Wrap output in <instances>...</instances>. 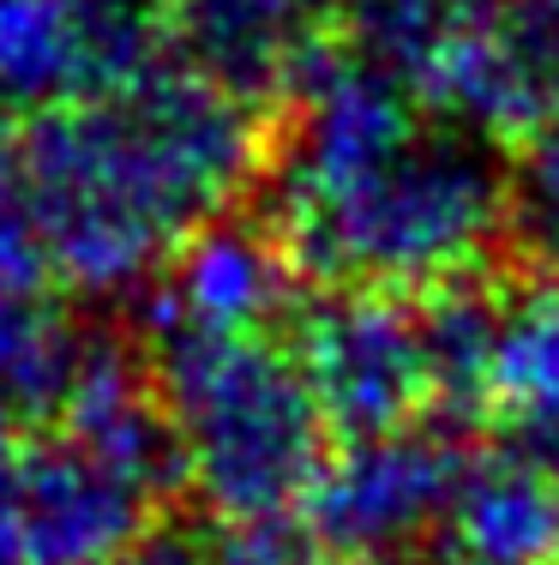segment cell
<instances>
[{
  "mask_svg": "<svg viewBox=\"0 0 559 565\" xmlns=\"http://www.w3.org/2000/svg\"><path fill=\"white\" fill-rule=\"evenodd\" d=\"M157 66L151 0H0V120L97 97Z\"/></svg>",
  "mask_w": 559,
  "mask_h": 565,
  "instance_id": "8",
  "label": "cell"
},
{
  "mask_svg": "<svg viewBox=\"0 0 559 565\" xmlns=\"http://www.w3.org/2000/svg\"><path fill=\"white\" fill-rule=\"evenodd\" d=\"M295 349L319 409L343 439L416 427L433 409V355L421 295L325 289L295 313Z\"/></svg>",
  "mask_w": 559,
  "mask_h": 565,
  "instance_id": "6",
  "label": "cell"
},
{
  "mask_svg": "<svg viewBox=\"0 0 559 565\" xmlns=\"http://www.w3.org/2000/svg\"><path fill=\"white\" fill-rule=\"evenodd\" d=\"M301 265L271 223L223 217L198 228L151 282L157 338H265L295 307Z\"/></svg>",
  "mask_w": 559,
  "mask_h": 565,
  "instance_id": "9",
  "label": "cell"
},
{
  "mask_svg": "<svg viewBox=\"0 0 559 565\" xmlns=\"http://www.w3.org/2000/svg\"><path fill=\"white\" fill-rule=\"evenodd\" d=\"M0 565H7V559H0Z\"/></svg>",
  "mask_w": 559,
  "mask_h": 565,
  "instance_id": "17",
  "label": "cell"
},
{
  "mask_svg": "<svg viewBox=\"0 0 559 565\" xmlns=\"http://www.w3.org/2000/svg\"><path fill=\"white\" fill-rule=\"evenodd\" d=\"M217 565H355V559H337V554H308V547L283 542L277 535H235V530H217Z\"/></svg>",
  "mask_w": 559,
  "mask_h": 565,
  "instance_id": "16",
  "label": "cell"
},
{
  "mask_svg": "<svg viewBox=\"0 0 559 565\" xmlns=\"http://www.w3.org/2000/svg\"><path fill=\"white\" fill-rule=\"evenodd\" d=\"M343 49L487 145L559 127V0H350Z\"/></svg>",
  "mask_w": 559,
  "mask_h": 565,
  "instance_id": "5",
  "label": "cell"
},
{
  "mask_svg": "<svg viewBox=\"0 0 559 565\" xmlns=\"http://www.w3.org/2000/svg\"><path fill=\"white\" fill-rule=\"evenodd\" d=\"M428 313V355H433V409L451 422L494 409V355H499V295L475 282L421 295Z\"/></svg>",
  "mask_w": 559,
  "mask_h": 565,
  "instance_id": "14",
  "label": "cell"
},
{
  "mask_svg": "<svg viewBox=\"0 0 559 565\" xmlns=\"http://www.w3.org/2000/svg\"><path fill=\"white\" fill-rule=\"evenodd\" d=\"M265 115L186 61L0 120V259L66 295H132L259 181Z\"/></svg>",
  "mask_w": 559,
  "mask_h": 565,
  "instance_id": "1",
  "label": "cell"
},
{
  "mask_svg": "<svg viewBox=\"0 0 559 565\" xmlns=\"http://www.w3.org/2000/svg\"><path fill=\"white\" fill-rule=\"evenodd\" d=\"M494 415L512 422V439L559 451V259L499 295Z\"/></svg>",
  "mask_w": 559,
  "mask_h": 565,
  "instance_id": "12",
  "label": "cell"
},
{
  "mask_svg": "<svg viewBox=\"0 0 559 565\" xmlns=\"http://www.w3.org/2000/svg\"><path fill=\"white\" fill-rule=\"evenodd\" d=\"M343 12L350 0H175V43L186 66L247 103H289V90L331 55Z\"/></svg>",
  "mask_w": 559,
  "mask_h": 565,
  "instance_id": "10",
  "label": "cell"
},
{
  "mask_svg": "<svg viewBox=\"0 0 559 565\" xmlns=\"http://www.w3.org/2000/svg\"><path fill=\"white\" fill-rule=\"evenodd\" d=\"M512 235L541 253V265L559 259V127L517 145L512 163Z\"/></svg>",
  "mask_w": 559,
  "mask_h": 565,
  "instance_id": "15",
  "label": "cell"
},
{
  "mask_svg": "<svg viewBox=\"0 0 559 565\" xmlns=\"http://www.w3.org/2000/svg\"><path fill=\"white\" fill-rule=\"evenodd\" d=\"M181 488L157 380L90 338L61 403L0 463L7 565H132Z\"/></svg>",
  "mask_w": 559,
  "mask_h": 565,
  "instance_id": "3",
  "label": "cell"
},
{
  "mask_svg": "<svg viewBox=\"0 0 559 565\" xmlns=\"http://www.w3.org/2000/svg\"><path fill=\"white\" fill-rule=\"evenodd\" d=\"M151 349L181 488L205 518L235 535H277L301 518L331 422L289 338H151Z\"/></svg>",
  "mask_w": 559,
  "mask_h": 565,
  "instance_id": "4",
  "label": "cell"
},
{
  "mask_svg": "<svg viewBox=\"0 0 559 565\" xmlns=\"http://www.w3.org/2000/svg\"><path fill=\"white\" fill-rule=\"evenodd\" d=\"M85 343L90 338L61 313L55 289L0 259V397L19 422H43L55 409Z\"/></svg>",
  "mask_w": 559,
  "mask_h": 565,
  "instance_id": "13",
  "label": "cell"
},
{
  "mask_svg": "<svg viewBox=\"0 0 559 565\" xmlns=\"http://www.w3.org/2000/svg\"><path fill=\"white\" fill-rule=\"evenodd\" d=\"M445 565H559V451L512 439L463 463Z\"/></svg>",
  "mask_w": 559,
  "mask_h": 565,
  "instance_id": "11",
  "label": "cell"
},
{
  "mask_svg": "<svg viewBox=\"0 0 559 565\" xmlns=\"http://www.w3.org/2000/svg\"><path fill=\"white\" fill-rule=\"evenodd\" d=\"M470 451L439 427H391V434H362L343 451H325L308 505V530L319 547L355 565L404 559L445 535L451 500Z\"/></svg>",
  "mask_w": 559,
  "mask_h": 565,
  "instance_id": "7",
  "label": "cell"
},
{
  "mask_svg": "<svg viewBox=\"0 0 559 565\" xmlns=\"http://www.w3.org/2000/svg\"><path fill=\"white\" fill-rule=\"evenodd\" d=\"M271 228L325 289L439 295L512 241V163L331 43L289 90Z\"/></svg>",
  "mask_w": 559,
  "mask_h": 565,
  "instance_id": "2",
  "label": "cell"
}]
</instances>
